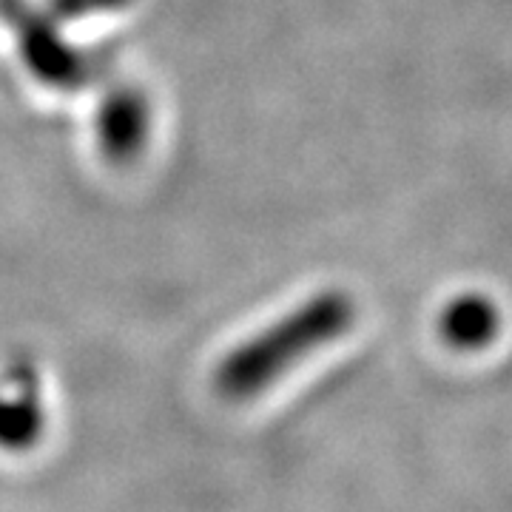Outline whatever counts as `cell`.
Listing matches in <instances>:
<instances>
[{
    "mask_svg": "<svg viewBox=\"0 0 512 512\" xmlns=\"http://www.w3.org/2000/svg\"><path fill=\"white\" fill-rule=\"evenodd\" d=\"M148 126H151V111L143 92L123 86L103 100V109L97 117V137L111 160L123 163L143 148Z\"/></svg>",
    "mask_w": 512,
    "mask_h": 512,
    "instance_id": "cell-4",
    "label": "cell"
},
{
    "mask_svg": "<svg viewBox=\"0 0 512 512\" xmlns=\"http://www.w3.org/2000/svg\"><path fill=\"white\" fill-rule=\"evenodd\" d=\"M131 0H49V15L57 20H80L97 15V12H114L123 9Z\"/></svg>",
    "mask_w": 512,
    "mask_h": 512,
    "instance_id": "cell-6",
    "label": "cell"
},
{
    "mask_svg": "<svg viewBox=\"0 0 512 512\" xmlns=\"http://www.w3.org/2000/svg\"><path fill=\"white\" fill-rule=\"evenodd\" d=\"M0 12L18 37L23 63L40 83L55 89H80L100 72L103 60L66 43L57 35L49 12H37L26 0H0Z\"/></svg>",
    "mask_w": 512,
    "mask_h": 512,
    "instance_id": "cell-2",
    "label": "cell"
},
{
    "mask_svg": "<svg viewBox=\"0 0 512 512\" xmlns=\"http://www.w3.org/2000/svg\"><path fill=\"white\" fill-rule=\"evenodd\" d=\"M46 430L40 376L29 359H15L0 373V450L26 453Z\"/></svg>",
    "mask_w": 512,
    "mask_h": 512,
    "instance_id": "cell-3",
    "label": "cell"
},
{
    "mask_svg": "<svg viewBox=\"0 0 512 512\" xmlns=\"http://www.w3.org/2000/svg\"><path fill=\"white\" fill-rule=\"evenodd\" d=\"M356 322V305L348 293L325 291L302 302L271 328L234 348L214 373L220 396L231 402L254 399L279 382L293 365L345 336Z\"/></svg>",
    "mask_w": 512,
    "mask_h": 512,
    "instance_id": "cell-1",
    "label": "cell"
},
{
    "mask_svg": "<svg viewBox=\"0 0 512 512\" xmlns=\"http://www.w3.org/2000/svg\"><path fill=\"white\" fill-rule=\"evenodd\" d=\"M439 328L444 342L453 348H484L498 333V311H495L493 299H487L481 293H461L453 302H447V308L441 311Z\"/></svg>",
    "mask_w": 512,
    "mask_h": 512,
    "instance_id": "cell-5",
    "label": "cell"
}]
</instances>
